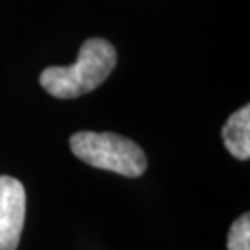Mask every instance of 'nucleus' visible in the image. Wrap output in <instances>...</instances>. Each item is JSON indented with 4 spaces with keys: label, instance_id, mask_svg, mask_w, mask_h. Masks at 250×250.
<instances>
[{
    "label": "nucleus",
    "instance_id": "f257e3e1",
    "mask_svg": "<svg viewBox=\"0 0 250 250\" xmlns=\"http://www.w3.org/2000/svg\"><path fill=\"white\" fill-rule=\"evenodd\" d=\"M117 65L115 46L106 39L93 37L82 45L78 60L67 67H46L39 82L56 99H76L95 91Z\"/></svg>",
    "mask_w": 250,
    "mask_h": 250
},
{
    "label": "nucleus",
    "instance_id": "f03ea898",
    "mask_svg": "<svg viewBox=\"0 0 250 250\" xmlns=\"http://www.w3.org/2000/svg\"><path fill=\"white\" fill-rule=\"evenodd\" d=\"M71 150L91 167L111 170L128 178L141 176L146 170L143 148L132 139L111 132H78L71 137Z\"/></svg>",
    "mask_w": 250,
    "mask_h": 250
},
{
    "label": "nucleus",
    "instance_id": "7ed1b4c3",
    "mask_svg": "<svg viewBox=\"0 0 250 250\" xmlns=\"http://www.w3.org/2000/svg\"><path fill=\"white\" fill-rule=\"evenodd\" d=\"M24 211V186L11 176H0V250H17Z\"/></svg>",
    "mask_w": 250,
    "mask_h": 250
},
{
    "label": "nucleus",
    "instance_id": "20e7f679",
    "mask_svg": "<svg viewBox=\"0 0 250 250\" xmlns=\"http://www.w3.org/2000/svg\"><path fill=\"white\" fill-rule=\"evenodd\" d=\"M223 141L226 150L237 160L250 158V106L237 109L223 126Z\"/></svg>",
    "mask_w": 250,
    "mask_h": 250
},
{
    "label": "nucleus",
    "instance_id": "39448f33",
    "mask_svg": "<svg viewBox=\"0 0 250 250\" xmlns=\"http://www.w3.org/2000/svg\"><path fill=\"white\" fill-rule=\"evenodd\" d=\"M228 250H250V217L243 213L233 221L226 239Z\"/></svg>",
    "mask_w": 250,
    "mask_h": 250
}]
</instances>
